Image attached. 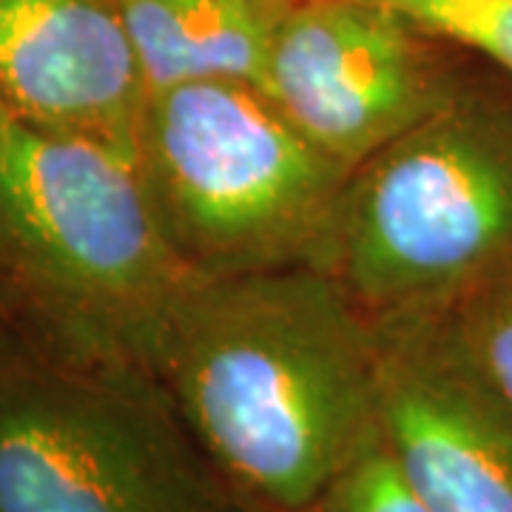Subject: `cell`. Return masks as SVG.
I'll list each match as a JSON object with an SVG mask.
<instances>
[{
    "instance_id": "obj_12",
    "label": "cell",
    "mask_w": 512,
    "mask_h": 512,
    "mask_svg": "<svg viewBox=\"0 0 512 512\" xmlns=\"http://www.w3.org/2000/svg\"><path fill=\"white\" fill-rule=\"evenodd\" d=\"M313 512H430L407 487L384 444L379 424L370 430L345 473L333 481Z\"/></svg>"
},
{
    "instance_id": "obj_2",
    "label": "cell",
    "mask_w": 512,
    "mask_h": 512,
    "mask_svg": "<svg viewBox=\"0 0 512 512\" xmlns=\"http://www.w3.org/2000/svg\"><path fill=\"white\" fill-rule=\"evenodd\" d=\"M200 276L163 237L137 168L0 106V308L86 359L146 367ZM157 376V373H154Z\"/></svg>"
},
{
    "instance_id": "obj_4",
    "label": "cell",
    "mask_w": 512,
    "mask_h": 512,
    "mask_svg": "<svg viewBox=\"0 0 512 512\" xmlns=\"http://www.w3.org/2000/svg\"><path fill=\"white\" fill-rule=\"evenodd\" d=\"M512 265V109L461 92L350 171L325 268L376 322L450 311Z\"/></svg>"
},
{
    "instance_id": "obj_5",
    "label": "cell",
    "mask_w": 512,
    "mask_h": 512,
    "mask_svg": "<svg viewBox=\"0 0 512 512\" xmlns=\"http://www.w3.org/2000/svg\"><path fill=\"white\" fill-rule=\"evenodd\" d=\"M228 495L151 370L0 313V512H217Z\"/></svg>"
},
{
    "instance_id": "obj_7",
    "label": "cell",
    "mask_w": 512,
    "mask_h": 512,
    "mask_svg": "<svg viewBox=\"0 0 512 512\" xmlns=\"http://www.w3.org/2000/svg\"><path fill=\"white\" fill-rule=\"evenodd\" d=\"M376 424L430 512H512V413L478 376L447 313L379 322Z\"/></svg>"
},
{
    "instance_id": "obj_14",
    "label": "cell",
    "mask_w": 512,
    "mask_h": 512,
    "mask_svg": "<svg viewBox=\"0 0 512 512\" xmlns=\"http://www.w3.org/2000/svg\"><path fill=\"white\" fill-rule=\"evenodd\" d=\"M0 106H3V100H0Z\"/></svg>"
},
{
    "instance_id": "obj_13",
    "label": "cell",
    "mask_w": 512,
    "mask_h": 512,
    "mask_svg": "<svg viewBox=\"0 0 512 512\" xmlns=\"http://www.w3.org/2000/svg\"><path fill=\"white\" fill-rule=\"evenodd\" d=\"M217 512H282V510H271V507L256 504V501H251V498H242V495L231 493L225 501H222V507Z\"/></svg>"
},
{
    "instance_id": "obj_1",
    "label": "cell",
    "mask_w": 512,
    "mask_h": 512,
    "mask_svg": "<svg viewBox=\"0 0 512 512\" xmlns=\"http://www.w3.org/2000/svg\"><path fill=\"white\" fill-rule=\"evenodd\" d=\"M154 373L231 493L313 512L376 427L382 328L319 265L200 279Z\"/></svg>"
},
{
    "instance_id": "obj_11",
    "label": "cell",
    "mask_w": 512,
    "mask_h": 512,
    "mask_svg": "<svg viewBox=\"0 0 512 512\" xmlns=\"http://www.w3.org/2000/svg\"><path fill=\"white\" fill-rule=\"evenodd\" d=\"M424 35L493 60L512 74V0H370Z\"/></svg>"
},
{
    "instance_id": "obj_15",
    "label": "cell",
    "mask_w": 512,
    "mask_h": 512,
    "mask_svg": "<svg viewBox=\"0 0 512 512\" xmlns=\"http://www.w3.org/2000/svg\"><path fill=\"white\" fill-rule=\"evenodd\" d=\"M0 313H3V308H0Z\"/></svg>"
},
{
    "instance_id": "obj_9",
    "label": "cell",
    "mask_w": 512,
    "mask_h": 512,
    "mask_svg": "<svg viewBox=\"0 0 512 512\" xmlns=\"http://www.w3.org/2000/svg\"><path fill=\"white\" fill-rule=\"evenodd\" d=\"M293 0H117L148 94L197 80L262 89L276 29Z\"/></svg>"
},
{
    "instance_id": "obj_10",
    "label": "cell",
    "mask_w": 512,
    "mask_h": 512,
    "mask_svg": "<svg viewBox=\"0 0 512 512\" xmlns=\"http://www.w3.org/2000/svg\"><path fill=\"white\" fill-rule=\"evenodd\" d=\"M444 313L478 376L512 413V265Z\"/></svg>"
},
{
    "instance_id": "obj_8",
    "label": "cell",
    "mask_w": 512,
    "mask_h": 512,
    "mask_svg": "<svg viewBox=\"0 0 512 512\" xmlns=\"http://www.w3.org/2000/svg\"><path fill=\"white\" fill-rule=\"evenodd\" d=\"M0 100L134 163L148 86L117 0H0Z\"/></svg>"
},
{
    "instance_id": "obj_3",
    "label": "cell",
    "mask_w": 512,
    "mask_h": 512,
    "mask_svg": "<svg viewBox=\"0 0 512 512\" xmlns=\"http://www.w3.org/2000/svg\"><path fill=\"white\" fill-rule=\"evenodd\" d=\"M134 168L163 237L200 279L325 268L350 180L242 80L148 94Z\"/></svg>"
},
{
    "instance_id": "obj_6",
    "label": "cell",
    "mask_w": 512,
    "mask_h": 512,
    "mask_svg": "<svg viewBox=\"0 0 512 512\" xmlns=\"http://www.w3.org/2000/svg\"><path fill=\"white\" fill-rule=\"evenodd\" d=\"M433 43L370 0H293L262 92L313 146L356 171L464 89Z\"/></svg>"
}]
</instances>
